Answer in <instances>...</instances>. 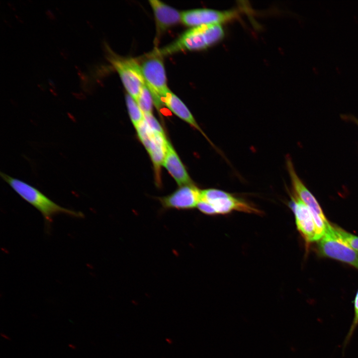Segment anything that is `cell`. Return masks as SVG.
Listing matches in <instances>:
<instances>
[{
    "mask_svg": "<svg viewBox=\"0 0 358 358\" xmlns=\"http://www.w3.org/2000/svg\"><path fill=\"white\" fill-rule=\"evenodd\" d=\"M153 99L151 93L145 85L141 91L137 103L143 113H152Z\"/></svg>",
    "mask_w": 358,
    "mask_h": 358,
    "instance_id": "16",
    "label": "cell"
},
{
    "mask_svg": "<svg viewBox=\"0 0 358 358\" xmlns=\"http://www.w3.org/2000/svg\"><path fill=\"white\" fill-rule=\"evenodd\" d=\"M32 316L35 318H38V317L37 314H32Z\"/></svg>",
    "mask_w": 358,
    "mask_h": 358,
    "instance_id": "25",
    "label": "cell"
},
{
    "mask_svg": "<svg viewBox=\"0 0 358 358\" xmlns=\"http://www.w3.org/2000/svg\"><path fill=\"white\" fill-rule=\"evenodd\" d=\"M163 166L168 171L179 186L192 184L186 169L169 142Z\"/></svg>",
    "mask_w": 358,
    "mask_h": 358,
    "instance_id": "12",
    "label": "cell"
},
{
    "mask_svg": "<svg viewBox=\"0 0 358 358\" xmlns=\"http://www.w3.org/2000/svg\"><path fill=\"white\" fill-rule=\"evenodd\" d=\"M351 119L353 120L354 121H355L356 123H357L358 124V120L357 119H356L355 118L353 117Z\"/></svg>",
    "mask_w": 358,
    "mask_h": 358,
    "instance_id": "24",
    "label": "cell"
},
{
    "mask_svg": "<svg viewBox=\"0 0 358 358\" xmlns=\"http://www.w3.org/2000/svg\"><path fill=\"white\" fill-rule=\"evenodd\" d=\"M68 347L73 350H75L77 349V347L72 344H69L68 345Z\"/></svg>",
    "mask_w": 358,
    "mask_h": 358,
    "instance_id": "23",
    "label": "cell"
},
{
    "mask_svg": "<svg viewBox=\"0 0 358 358\" xmlns=\"http://www.w3.org/2000/svg\"><path fill=\"white\" fill-rule=\"evenodd\" d=\"M354 317L352 321L350 329L348 333L344 343L345 348L350 341L354 331L358 326V290L354 299Z\"/></svg>",
    "mask_w": 358,
    "mask_h": 358,
    "instance_id": "19",
    "label": "cell"
},
{
    "mask_svg": "<svg viewBox=\"0 0 358 358\" xmlns=\"http://www.w3.org/2000/svg\"><path fill=\"white\" fill-rule=\"evenodd\" d=\"M286 165L294 192L310 210L317 213L324 220H327L318 201L297 176L289 156L286 157Z\"/></svg>",
    "mask_w": 358,
    "mask_h": 358,
    "instance_id": "10",
    "label": "cell"
},
{
    "mask_svg": "<svg viewBox=\"0 0 358 358\" xmlns=\"http://www.w3.org/2000/svg\"><path fill=\"white\" fill-rule=\"evenodd\" d=\"M200 200L210 204L215 210L216 215L228 214L234 211L262 214L261 210L249 203L218 189L208 188L201 190Z\"/></svg>",
    "mask_w": 358,
    "mask_h": 358,
    "instance_id": "5",
    "label": "cell"
},
{
    "mask_svg": "<svg viewBox=\"0 0 358 358\" xmlns=\"http://www.w3.org/2000/svg\"><path fill=\"white\" fill-rule=\"evenodd\" d=\"M225 31L220 24L193 27L167 46L155 51L162 57L184 50H201L221 41Z\"/></svg>",
    "mask_w": 358,
    "mask_h": 358,
    "instance_id": "1",
    "label": "cell"
},
{
    "mask_svg": "<svg viewBox=\"0 0 358 358\" xmlns=\"http://www.w3.org/2000/svg\"><path fill=\"white\" fill-rule=\"evenodd\" d=\"M291 198L290 206L298 231L307 243L319 241L323 235L317 229L310 209L294 192L291 194Z\"/></svg>",
    "mask_w": 358,
    "mask_h": 358,
    "instance_id": "8",
    "label": "cell"
},
{
    "mask_svg": "<svg viewBox=\"0 0 358 358\" xmlns=\"http://www.w3.org/2000/svg\"><path fill=\"white\" fill-rule=\"evenodd\" d=\"M144 116L145 120L153 132L165 135L162 126L152 113H144Z\"/></svg>",
    "mask_w": 358,
    "mask_h": 358,
    "instance_id": "20",
    "label": "cell"
},
{
    "mask_svg": "<svg viewBox=\"0 0 358 358\" xmlns=\"http://www.w3.org/2000/svg\"><path fill=\"white\" fill-rule=\"evenodd\" d=\"M139 138L147 150L149 149L154 136V132L145 119L136 127Z\"/></svg>",
    "mask_w": 358,
    "mask_h": 358,
    "instance_id": "17",
    "label": "cell"
},
{
    "mask_svg": "<svg viewBox=\"0 0 358 358\" xmlns=\"http://www.w3.org/2000/svg\"><path fill=\"white\" fill-rule=\"evenodd\" d=\"M153 10L158 32H163L181 21V12L157 0L149 1Z\"/></svg>",
    "mask_w": 358,
    "mask_h": 358,
    "instance_id": "11",
    "label": "cell"
},
{
    "mask_svg": "<svg viewBox=\"0 0 358 358\" xmlns=\"http://www.w3.org/2000/svg\"><path fill=\"white\" fill-rule=\"evenodd\" d=\"M126 102L131 120L136 127L144 120V113L137 102L129 94L126 95Z\"/></svg>",
    "mask_w": 358,
    "mask_h": 358,
    "instance_id": "15",
    "label": "cell"
},
{
    "mask_svg": "<svg viewBox=\"0 0 358 358\" xmlns=\"http://www.w3.org/2000/svg\"><path fill=\"white\" fill-rule=\"evenodd\" d=\"M146 84L157 108L164 103V98L170 90L167 86V78L162 57L155 51L150 53L140 64Z\"/></svg>",
    "mask_w": 358,
    "mask_h": 358,
    "instance_id": "3",
    "label": "cell"
},
{
    "mask_svg": "<svg viewBox=\"0 0 358 358\" xmlns=\"http://www.w3.org/2000/svg\"><path fill=\"white\" fill-rule=\"evenodd\" d=\"M168 142L165 135L154 132V136L147 151L150 155L157 175L166 157Z\"/></svg>",
    "mask_w": 358,
    "mask_h": 358,
    "instance_id": "14",
    "label": "cell"
},
{
    "mask_svg": "<svg viewBox=\"0 0 358 358\" xmlns=\"http://www.w3.org/2000/svg\"><path fill=\"white\" fill-rule=\"evenodd\" d=\"M201 191L193 184L185 185L171 194L160 198V201L166 209H192L197 207L200 200Z\"/></svg>",
    "mask_w": 358,
    "mask_h": 358,
    "instance_id": "9",
    "label": "cell"
},
{
    "mask_svg": "<svg viewBox=\"0 0 358 358\" xmlns=\"http://www.w3.org/2000/svg\"><path fill=\"white\" fill-rule=\"evenodd\" d=\"M1 178L24 200L37 209L42 215L47 226L52 222L54 216L65 214L74 217H83L81 212L63 207L26 182L0 173Z\"/></svg>",
    "mask_w": 358,
    "mask_h": 358,
    "instance_id": "2",
    "label": "cell"
},
{
    "mask_svg": "<svg viewBox=\"0 0 358 358\" xmlns=\"http://www.w3.org/2000/svg\"><path fill=\"white\" fill-rule=\"evenodd\" d=\"M163 102L174 114L199 130L214 146L211 141L201 129L188 108L176 94L170 90L164 98Z\"/></svg>",
    "mask_w": 358,
    "mask_h": 358,
    "instance_id": "13",
    "label": "cell"
},
{
    "mask_svg": "<svg viewBox=\"0 0 358 358\" xmlns=\"http://www.w3.org/2000/svg\"><path fill=\"white\" fill-rule=\"evenodd\" d=\"M197 207L200 211L208 215H215L216 212L213 207L208 203L203 200H200Z\"/></svg>",
    "mask_w": 358,
    "mask_h": 358,
    "instance_id": "21",
    "label": "cell"
},
{
    "mask_svg": "<svg viewBox=\"0 0 358 358\" xmlns=\"http://www.w3.org/2000/svg\"><path fill=\"white\" fill-rule=\"evenodd\" d=\"M333 230L336 237L358 252V237L354 235L343 229L333 226Z\"/></svg>",
    "mask_w": 358,
    "mask_h": 358,
    "instance_id": "18",
    "label": "cell"
},
{
    "mask_svg": "<svg viewBox=\"0 0 358 358\" xmlns=\"http://www.w3.org/2000/svg\"><path fill=\"white\" fill-rule=\"evenodd\" d=\"M108 59L118 73L128 94L137 102L143 87L146 85L139 63L132 58L111 54Z\"/></svg>",
    "mask_w": 358,
    "mask_h": 358,
    "instance_id": "4",
    "label": "cell"
},
{
    "mask_svg": "<svg viewBox=\"0 0 358 358\" xmlns=\"http://www.w3.org/2000/svg\"><path fill=\"white\" fill-rule=\"evenodd\" d=\"M0 336L5 340H7L8 341H11V339L9 337L6 336L5 334L2 333H0Z\"/></svg>",
    "mask_w": 358,
    "mask_h": 358,
    "instance_id": "22",
    "label": "cell"
},
{
    "mask_svg": "<svg viewBox=\"0 0 358 358\" xmlns=\"http://www.w3.org/2000/svg\"><path fill=\"white\" fill-rule=\"evenodd\" d=\"M238 16L236 10H219L209 8H196L181 12V21L185 25L196 27L220 24L230 21Z\"/></svg>",
    "mask_w": 358,
    "mask_h": 358,
    "instance_id": "7",
    "label": "cell"
},
{
    "mask_svg": "<svg viewBox=\"0 0 358 358\" xmlns=\"http://www.w3.org/2000/svg\"><path fill=\"white\" fill-rule=\"evenodd\" d=\"M317 251L322 257L340 261L358 269V252L338 238L331 224L318 241Z\"/></svg>",
    "mask_w": 358,
    "mask_h": 358,
    "instance_id": "6",
    "label": "cell"
}]
</instances>
